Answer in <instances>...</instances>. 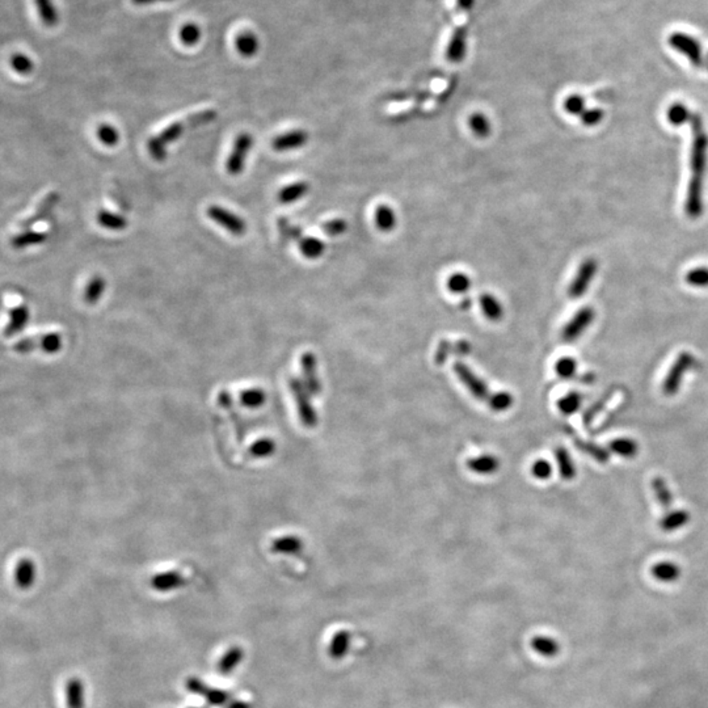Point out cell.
Instances as JSON below:
<instances>
[{"instance_id":"484cf974","label":"cell","mask_w":708,"mask_h":708,"mask_svg":"<svg viewBox=\"0 0 708 708\" xmlns=\"http://www.w3.org/2000/svg\"><path fill=\"white\" fill-rule=\"evenodd\" d=\"M272 551L274 554H283V555H297L303 549V543L300 537L295 535H285L274 539L272 543Z\"/></svg>"},{"instance_id":"8992f818","label":"cell","mask_w":708,"mask_h":708,"mask_svg":"<svg viewBox=\"0 0 708 708\" xmlns=\"http://www.w3.org/2000/svg\"><path fill=\"white\" fill-rule=\"evenodd\" d=\"M62 348V339L58 333H46L42 336H33V338H25L21 339L13 345V350L16 353L27 354L32 350L40 349L44 353L54 354L60 352Z\"/></svg>"},{"instance_id":"6f0895ef","label":"cell","mask_w":708,"mask_h":708,"mask_svg":"<svg viewBox=\"0 0 708 708\" xmlns=\"http://www.w3.org/2000/svg\"><path fill=\"white\" fill-rule=\"evenodd\" d=\"M206 700L213 706H223L229 702V695L226 691L217 690V688H209V691L205 695Z\"/></svg>"},{"instance_id":"ab89813d","label":"cell","mask_w":708,"mask_h":708,"mask_svg":"<svg viewBox=\"0 0 708 708\" xmlns=\"http://www.w3.org/2000/svg\"><path fill=\"white\" fill-rule=\"evenodd\" d=\"M652 488L658 504L664 509L670 508L673 504V493L670 492L667 481L660 476H656L652 480Z\"/></svg>"},{"instance_id":"91938a15","label":"cell","mask_w":708,"mask_h":708,"mask_svg":"<svg viewBox=\"0 0 708 708\" xmlns=\"http://www.w3.org/2000/svg\"><path fill=\"white\" fill-rule=\"evenodd\" d=\"M450 350H451V345H450L449 341L442 340L439 342V349H437V353H436V362H437V365H442L446 361L448 356L450 354Z\"/></svg>"},{"instance_id":"5b68a950","label":"cell","mask_w":708,"mask_h":708,"mask_svg":"<svg viewBox=\"0 0 708 708\" xmlns=\"http://www.w3.org/2000/svg\"><path fill=\"white\" fill-rule=\"evenodd\" d=\"M289 389L293 398L295 400L302 424L309 429L315 428L318 425V413L311 406V401H309L311 395L306 389L303 380H298V378H290Z\"/></svg>"},{"instance_id":"e575fe53","label":"cell","mask_w":708,"mask_h":708,"mask_svg":"<svg viewBox=\"0 0 708 708\" xmlns=\"http://www.w3.org/2000/svg\"><path fill=\"white\" fill-rule=\"evenodd\" d=\"M98 222L101 227L112 229V231H122L128 227V220L120 214L112 213L108 210H100L98 213Z\"/></svg>"},{"instance_id":"ffe728a7","label":"cell","mask_w":708,"mask_h":708,"mask_svg":"<svg viewBox=\"0 0 708 708\" xmlns=\"http://www.w3.org/2000/svg\"><path fill=\"white\" fill-rule=\"evenodd\" d=\"M374 222L377 229L382 232H391L398 225L396 213L387 203H380L374 211Z\"/></svg>"},{"instance_id":"7a4b0ae2","label":"cell","mask_w":708,"mask_h":708,"mask_svg":"<svg viewBox=\"0 0 708 708\" xmlns=\"http://www.w3.org/2000/svg\"><path fill=\"white\" fill-rule=\"evenodd\" d=\"M218 117V112L215 109H206L202 112H197L194 114H190L184 120L176 121L167 126L166 129L161 130L158 135L152 137L147 147L150 151V155L155 160H164L167 158V146L173 143L175 140H179L180 137L188 129H196L203 125H208L210 122L215 120Z\"/></svg>"},{"instance_id":"60d3db41","label":"cell","mask_w":708,"mask_h":708,"mask_svg":"<svg viewBox=\"0 0 708 708\" xmlns=\"http://www.w3.org/2000/svg\"><path fill=\"white\" fill-rule=\"evenodd\" d=\"M472 285V281L469 279V274L463 272H455L450 274L449 279L446 281V288L453 294H466Z\"/></svg>"},{"instance_id":"6125c7cd","label":"cell","mask_w":708,"mask_h":708,"mask_svg":"<svg viewBox=\"0 0 708 708\" xmlns=\"http://www.w3.org/2000/svg\"><path fill=\"white\" fill-rule=\"evenodd\" d=\"M458 1V6L462 8V10H469L472 8L475 0H457Z\"/></svg>"},{"instance_id":"2e32d148","label":"cell","mask_w":708,"mask_h":708,"mask_svg":"<svg viewBox=\"0 0 708 708\" xmlns=\"http://www.w3.org/2000/svg\"><path fill=\"white\" fill-rule=\"evenodd\" d=\"M58 202H60V193L58 192H51L44 200L41 201L40 205L37 206L36 211L30 217H28L27 220L21 222V229H30L32 226H34V225H37L41 220H45L53 211V209L55 208V205Z\"/></svg>"},{"instance_id":"ac0fdd59","label":"cell","mask_w":708,"mask_h":708,"mask_svg":"<svg viewBox=\"0 0 708 708\" xmlns=\"http://www.w3.org/2000/svg\"><path fill=\"white\" fill-rule=\"evenodd\" d=\"M185 585V579L176 570H170L156 575L151 579V587L156 592H171Z\"/></svg>"},{"instance_id":"83f0119b","label":"cell","mask_w":708,"mask_h":708,"mask_svg":"<svg viewBox=\"0 0 708 708\" xmlns=\"http://www.w3.org/2000/svg\"><path fill=\"white\" fill-rule=\"evenodd\" d=\"M46 240H48V234L46 232L25 231V232H21V234L15 235L12 238V240H11V244L16 250H22V248H27V247L42 244Z\"/></svg>"},{"instance_id":"4dcf8cb0","label":"cell","mask_w":708,"mask_h":708,"mask_svg":"<svg viewBox=\"0 0 708 708\" xmlns=\"http://www.w3.org/2000/svg\"><path fill=\"white\" fill-rule=\"evenodd\" d=\"M34 1H36V7L39 11L41 21L45 24V27H48V28L57 27V24L60 22V15H58V11L55 8L53 0H34Z\"/></svg>"},{"instance_id":"8d00e7d4","label":"cell","mask_w":708,"mask_h":708,"mask_svg":"<svg viewBox=\"0 0 708 708\" xmlns=\"http://www.w3.org/2000/svg\"><path fill=\"white\" fill-rule=\"evenodd\" d=\"M66 694L69 708H84V686L79 679H71L67 682Z\"/></svg>"},{"instance_id":"9a60e30c","label":"cell","mask_w":708,"mask_h":708,"mask_svg":"<svg viewBox=\"0 0 708 708\" xmlns=\"http://www.w3.org/2000/svg\"><path fill=\"white\" fill-rule=\"evenodd\" d=\"M467 53V29L459 27L453 33L446 49V60L450 63H460Z\"/></svg>"},{"instance_id":"11a10c76","label":"cell","mask_w":708,"mask_h":708,"mask_svg":"<svg viewBox=\"0 0 708 708\" xmlns=\"http://www.w3.org/2000/svg\"><path fill=\"white\" fill-rule=\"evenodd\" d=\"M531 474H533V476H534L535 479H549V476L552 475V466H551V463H549V460L539 459V460L533 463V466H531Z\"/></svg>"},{"instance_id":"ee69618b","label":"cell","mask_w":708,"mask_h":708,"mask_svg":"<svg viewBox=\"0 0 708 708\" xmlns=\"http://www.w3.org/2000/svg\"><path fill=\"white\" fill-rule=\"evenodd\" d=\"M582 404V396L579 392H569L558 401V408L563 415L569 416L579 410Z\"/></svg>"},{"instance_id":"30bf717a","label":"cell","mask_w":708,"mask_h":708,"mask_svg":"<svg viewBox=\"0 0 708 708\" xmlns=\"http://www.w3.org/2000/svg\"><path fill=\"white\" fill-rule=\"evenodd\" d=\"M594 318H596V311L593 307L585 306V307L580 309L561 330L563 341L564 342L576 341L585 332V329L592 326Z\"/></svg>"},{"instance_id":"3957f363","label":"cell","mask_w":708,"mask_h":708,"mask_svg":"<svg viewBox=\"0 0 708 708\" xmlns=\"http://www.w3.org/2000/svg\"><path fill=\"white\" fill-rule=\"evenodd\" d=\"M697 363L695 357L690 352H681L679 357L669 369L668 374L662 383V391L667 396H674L682 386V380L685 378L688 370L693 369Z\"/></svg>"},{"instance_id":"7bdbcfd3","label":"cell","mask_w":708,"mask_h":708,"mask_svg":"<svg viewBox=\"0 0 708 708\" xmlns=\"http://www.w3.org/2000/svg\"><path fill=\"white\" fill-rule=\"evenodd\" d=\"M514 403V398L508 391H499L495 394H490L488 399L489 408L495 412H505L512 408Z\"/></svg>"},{"instance_id":"db71d44e","label":"cell","mask_w":708,"mask_h":708,"mask_svg":"<svg viewBox=\"0 0 708 708\" xmlns=\"http://www.w3.org/2000/svg\"><path fill=\"white\" fill-rule=\"evenodd\" d=\"M323 231L327 234V235H330V236H340L342 234L347 232L348 229V223L341 218H335V220H328L326 223H323L321 226Z\"/></svg>"},{"instance_id":"f6af8a7d","label":"cell","mask_w":708,"mask_h":708,"mask_svg":"<svg viewBox=\"0 0 708 708\" xmlns=\"http://www.w3.org/2000/svg\"><path fill=\"white\" fill-rule=\"evenodd\" d=\"M276 451V442L270 439H261L252 443L248 454L253 458H268Z\"/></svg>"},{"instance_id":"681fc988","label":"cell","mask_w":708,"mask_h":708,"mask_svg":"<svg viewBox=\"0 0 708 708\" xmlns=\"http://www.w3.org/2000/svg\"><path fill=\"white\" fill-rule=\"evenodd\" d=\"M98 137L102 145H105L108 147H113L120 140V133L114 126L108 125V123H102L98 129Z\"/></svg>"},{"instance_id":"277c9868","label":"cell","mask_w":708,"mask_h":708,"mask_svg":"<svg viewBox=\"0 0 708 708\" xmlns=\"http://www.w3.org/2000/svg\"><path fill=\"white\" fill-rule=\"evenodd\" d=\"M668 42L673 51L683 55L693 66L702 67L704 65V55H703L702 45L693 36H690L685 32H674L669 36Z\"/></svg>"},{"instance_id":"8fae6325","label":"cell","mask_w":708,"mask_h":708,"mask_svg":"<svg viewBox=\"0 0 708 708\" xmlns=\"http://www.w3.org/2000/svg\"><path fill=\"white\" fill-rule=\"evenodd\" d=\"M597 269H599L597 260L590 258V259L582 261L575 279H572V282L569 285L568 295L572 300L582 297L588 291L589 286L597 273Z\"/></svg>"},{"instance_id":"52a82bcc","label":"cell","mask_w":708,"mask_h":708,"mask_svg":"<svg viewBox=\"0 0 708 708\" xmlns=\"http://www.w3.org/2000/svg\"><path fill=\"white\" fill-rule=\"evenodd\" d=\"M453 369H454L455 375L458 377V380H460V383L466 389H469V394L475 399L480 400V401H483V400L488 401L490 392H489L487 383L484 380H480L479 377L472 370L469 369L465 362L457 361L454 363Z\"/></svg>"},{"instance_id":"836d02e7","label":"cell","mask_w":708,"mask_h":708,"mask_svg":"<svg viewBox=\"0 0 708 708\" xmlns=\"http://www.w3.org/2000/svg\"><path fill=\"white\" fill-rule=\"evenodd\" d=\"M105 288H107V281L101 276H93L86 286V291L83 295L84 302L91 306L96 305L100 300L102 293L105 291Z\"/></svg>"},{"instance_id":"bcb514c9","label":"cell","mask_w":708,"mask_h":708,"mask_svg":"<svg viewBox=\"0 0 708 708\" xmlns=\"http://www.w3.org/2000/svg\"><path fill=\"white\" fill-rule=\"evenodd\" d=\"M201 36H202L201 28L197 24H194V22L184 24L182 28L179 32L180 41L185 46H194V45H197L201 41Z\"/></svg>"},{"instance_id":"6da1fadb","label":"cell","mask_w":708,"mask_h":708,"mask_svg":"<svg viewBox=\"0 0 708 708\" xmlns=\"http://www.w3.org/2000/svg\"><path fill=\"white\" fill-rule=\"evenodd\" d=\"M693 130V140L690 150V180H688L685 213L690 220H698L704 211L703 190L704 175L707 170L708 135L704 122L698 113H693L690 120Z\"/></svg>"},{"instance_id":"603a6c76","label":"cell","mask_w":708,"mask_h":708,"mask_svg":"<svg viewBox=\"0 0 708 708\" xmlns=\"http://www.w3.org/2000/svg\"><path fill=\"white\" fill-rule=\"evenodd\" d=\"M480 309L483 311L484 316L490 321H500L504 316V307L490 293H484L479 297Z\"/></svg>"},{"instance_id":"4316f807","label":"cell","mask_w":708,"mask_h":708,"mask_svg":"<svg viewBox=\"0 0 708 708\" xmlns=\"http://www.w3.org/2000/svg\"><path fill=\"white\" fill-rule=\"evenodd\" d=\"M350 647V634L349 631H345V629H340L338 631L333 638L330 640L329 643V656L333 658V660H341V658L345 657L348 650H349Z\"/></svg>"},{"instance_id":"ba28073f","label":"cell","mask_w":708,"mask_h":708,"mask_svg":"<svg viewBox=\"0 0 708 708\" xmlns=\"http://www.w3.org/2000/svg\"><path fill=\"white\" fill-rule=\"evenodd\" d=\"M253 146V138L248 133H241L234 142V147L226 161V170L231 176H239L246 167V159Z\"/></svg>"},{"instance_id":"d6a6232c","label":"cell","mask_w":708,"mask_h":708,"mask_svg":"<svg viewBox=\"0 0 708 708\" xmlns=\"http://www.w3.org/2000/svg\"><path fill=\"white\" fill-rule=\"evenodd\" d=\"M555 458L558 462L559 472L560 476L564 480H573L576 476V469L573 465V460L569 455L568 450L564 448H558L555 450Z\"/></svg>"},{"instance_id":"c3c4849f","label":"cell","mask_w":708,"mask_h":708,"mask_svg":"<svg viewBox=\"0 0 708 708\" xmlns=\"http://www.w3.org/2000/svg\"><path fill=\"white\" fill-rule=\"evenodd\" d=\"M685 281L688 285L694 288H708L707 267H698L695 269L688 270Z\"/></svg>"},{"instance_id":"f546056e","label":"cell","mask_w":708,"mask_h":708,"mask_svg":"<svg viewBox=\"0 0 708 708\" xmlns=\"http://www.w3.org/2000/svg\"><path fill=\"white\" fill-rule=\"evenodd\" d=\"M608 449L613 454L626 459L635 458L639 453L638 443L631 439H614L608 443Z\"/></svg>"},{"instance_id":"f5cc1de1","label":"cell","mask_w":708,"mask_h":708,"mask_svg":"<svg viewBox=\"0 0 708 708\" xmlns=\"http://www.w3.org/2000/svg\"><path fill=\"white\" fill-rule=\"evenodd\" d=\"M576 443H577L580 449L585 451L587 454H590L593 458L597 459L599 462L603 463V462H608V458H610L608 450L599 448L594 443H587V442H582V441H576Z\"/></svg>"},{"instance_id":"7dc6e473","label":"cell","mask_w":708,"mask_h":708,"mask_svg":"<svg viewBox=\"0 0 708 708\" xmlns=\"http://www.w3.org/2000/svg\"><path fill=\"white\" fill-rule=\"evenodd\" d=\"M555 371L561 380H570L577 371V362L572 357H561L555 363Z\"/></svg>"},{"instance_id":"f35d334b","label":"cell","mask_w":708,"mask_h":708,"mask_svg":"<svg viewBox=\"0 0 708 708\" xmlns=\"http://www.w3.org/2000/svg\"><path fill=\"white\" fill-rule=\"evenodd\" d=\"M531 647L543 657H555L560 650L558 641L547 636H537L533 639Z\"/></svg>"},{"instance_id":"d6986e66","label":"cell","mask_w":708,"mask_h":708,"mask_svg":"<svg viewBox=\"0 0 708 708\" xmlns=\"http://www.w3.org/2000/svg\"><path fill=\"white\" fill-rule=\"evenodd\" d=\"M467 467L469 471L478 475H492L500 469V460L497 457L490 454H483L479 457L467 460Z\"/></svg>"},{"instance_id":"be15d7a7","label":"cell","mask_w":708,"mask_h":708,"mask_svg":"<svg viewBox=\"0 0 708 708\" xmlns=\"http://www.w3.org/2000/svg\"><path fill=\"white\" fill-rule=\"evenodd\" d=\"M227 708H252L247 702H232Z\"/></svg>"},{"instance_id":"94428289","label":"cell","mask_w":708,"mask_h":708,"mask_svg":"<svg viewBox=\"0 0 708 708\" xmlns=\"http://www.w3.org/2000/svg\"><path fill=\"white\" fill-rule=\"evenodd\" d=\"M134 6L137 7H146V6H151V4H155V3H161V1H173V0H130Z\"/></svg>"},{"instance_id":"d590c367","label":"cell","mask_w":708,"mask_h":708,"mask_svg":"<svg viewBox=\"0 0 708 708\" xmlns=\"http://www.w3.org/2000/svg\"><path fill=\"white\" fill-rule=\"evenodd\" d=\"M469 126L471 131L478 138H488L492 133V125L488 117L484 113H472L469 117Z\"/></svg>"},{"instance_id":"680465c9","label":"cell","mask_w":708,"mask_h":708,"mask_svg":"<svg viewBox=\"0 0 708 708\" xmlns=\"http://www.w3.org/2000/svg\"><path fill=\"white\" fill-rule=\"evenodd\" d=\"M185 688L190 693L197 694V695H202V697L206 695V693L209 691L210 688L208 685H205L201 679H196V677H189V679H187Z\"/></svg>"},{"instance_id":"cb8c5ba5","label":"cell","mask_w":708,"mask_h":708,"mask_svg":"<svg viewBox=\"0 0 708 708\" xmlns=\"http://www.w3.org/2000/svg\"><path fill=\"white\" fill-rule=\"evenodd\" d=\"M309 190V184L307 181H297L283 187L279 192V201L283 205H289L293 202H297L300 199H303Z\"/></svg>"},{"instance_id":"5bb4252c","label":"cell","mask_w":708,"mask_h":708,"mask_svg":"<svg viewBox=\"0 0 708 708\" xmlns=\"http://www.w3.org/2000/svg\"><path fill=\"white\" fill-rule=\"evenodd\" d=\"M307 142H309V133L306 130H290L288 133L277 135L272 142V147L279 152H285L300 149L306 146Z\"/></svg>"},{"instance_id":"816d5d0a","label":"cell","mask_w":708,"mask_h":708,"mask_svg":"<svg viewBox=\"0 0 708 708\" xmlns=\"http://www.w3.org/2000/svg\"><path fill=\"white\" fill-rule=\"evenodd\" d=\"M563 108L572 116H581L585 112V100L581 95H569L563 102Z\"/></svg>"},{"instance_id":"1f68e13d","label":"cell","mask_w":708,"mask_h":708,"mask_svg":"<svg viewBox=\"0 0 708 708\" xmlns=\"http://www.w3.org/2000/svg\"><path fill=\"white\" fill-rule=\"evenodd\" d=\"M652 575L661 582H673L681 576V570L676 563L661 561L652 568Z\"/></svg>"},{"instance_id":"f907efd6","label":"cell","mask_w":708,"mask_h":708,"mask_svg":"<svg viewBox=\"0 0 708 708\" xmlns=\"http://www.w3.org/2000/svg\"><path fill=\"white\" fill-rule=\"evenodd\" d=\"M11 66L12 69L16 71L18 74H21V75H28L32 71H33V62L30 60L28 55L25 54H21V53H15L10 60Z\"/></svg>"},{"instance_id":"7402d4cb","label":"cell","mask_w":708,"mask_h":708,"mask_svg":"<svg viewBox=\"0 0 708 708\" xmlns=\"http://www.w3.org/2000/svg\"><path fill=\"white\" fill-rule=\"evenodd\" d=\"M235 48L240 55H243L244 58H251L256 55L259 51V39L253 32L250 30L241 32L235 39Z\"/></svg>"},{"instance_id":"b9f144b4","label":"cell","mask_w":708,"mask_h":708,"mask_svg":"<svg viewBox=\"0 0 708 708\" xmlns=\"http://www.w3.org/2000/svg\"><path fill=\"white\" fill-rule=\"evenodd\" d=\"M265 400L267 395L262 389H250L240 392V403L247 408H260L264 406Z\"/></svg>"},{"instance_id":"4fadbf2b","label":"cell","mask_w":708,"mask_h":708,"mask_svg":"<svg viewBox=\"0 0 708 708\" xmlns=\"http://www.w3.org/2000/svg\"><path fill=\"white\" fill-rule=\"evenodd\" d=\"M290 239H294L298 241V247H300V253H302L306 259H319V258L323 256V253L326 252V244H324L321 240L318 239V238H314V236H305V235L302 234V231H300V227H295V226H293V227H291Z\"/></svg>"},{"instance_id":"d4e9b609","label":"cell","mask_w":708,"mask_h":708,"mask_svg":"<svg viewBox=\"0 0 708 708\" xmlns=\"http://www.w3.org/2000/svg\"><path fill=\"white\" fill-rule=\"evenodd\" d=\"M690 521V514L685 509L672 510L660 521V528L665 533H673L686 526Z\"/></svg>"},{"instance_id":"9f6ffc18","label":"cell","mask_w":708,"mask_h":708,"mask_svg":"<svg viewBox=\"0 0 708 708\" xmlns=\"http://www.w3.org/2000/svg\"><path fill=\"white\" fill-rule=\"evenodd\" d=\"M603 110L599 109V108H592V109H585V112L581 114V122L582 125L588 126V128H593L596 125L601 123V121L603 120Z\"/></svg>"},{"instance_id":"44dd1931","label":"cell","mask_w":708,"mask_h":708,"mask_svg":"<svg viewBox=\"0 0 708 708\" xmlns=\"http://www.w3.org/2000/svg\"><path fill=\"white\" fill-rule=\"evenodd\" d=\"M36 579V566L30 559H21L15 569V582L18 588L29 589Z\"/></svg>"},{"instance_id":"74e56055","label":"cell","mask_w":708,"mask_h":708,"mask_svg":"<svg viewBox=\"0 0 708 708\" xmlns=\"http://www.w3.org/2000/svg\"><path fill=\"white\" fill-rule=\"evenodd\" d=\"M693 113H690L688 107L682 102H674L669 107L667 110V119L670 125L679 128L685 125L686 122H690Z\"/></svg>"},{"instance_id":"7c38bea8","label":"cell","mask_w":708,"mask_h":708,"mask_svg":"<svg viewBox=\"0 0 708 708\" xmlns=\"http://www.w3.org/2000/svg\"><path fill=\"white\" fill-rule=\"evenodd\" d=\"M300 369H302V380L306 386L311 396L319 395L321 391L319 375H318V359L311 352H306L300 357Z\"/></svg>"},{"instance_id":"f1b7e54d","label":"cell","mask_w":708,"mask_h":708,"mask_svg":"<svg viewBox=\"0 0 708 708\" xmlns=\"http://www.w3.org/2000/svg\"><path fill=\"white\" fill-rule=\"evenodd\" d=\"M244 658V650L240 647L229 648L218 662V672L223 676L231 674Z\"/></svg>"},{"instance_id":"e0dca14e","label":"cell","mask_w":708,"mask_h":708,"mask_svg":"<svg viewBox=\"0 0 708 708\" xmlns=\"http://www.w3.org/2000/svg\"><path fill=\"white\" fill-rule=\"evenodd\" d=\"M8 315H10V323L6 327L4 335L7 338H13L18 333H20L21 330L25 328V326L28 324L29 309L25 305H19L16 307H12L8 311Z\"/></svg>"},{"instance_id":"9c48e42d","label":"cell","mask_w":708,"mask_h":708,"mask_svg":"<svg viewBox=\"0 0 708 708\" xmlns=\"http://www.w3.org/2000/svg\"><path fill=\"white\" fill-rule=\"evenodd\" d=\"M206 214L210 220H214L217 225H220V227L227 229L235 236H243L247 231L246 220L240 218L239 215H236L235 213L229 211V209L222 208L220 205L209 206L206 210Z\"/></svg>"}]
</instances>
